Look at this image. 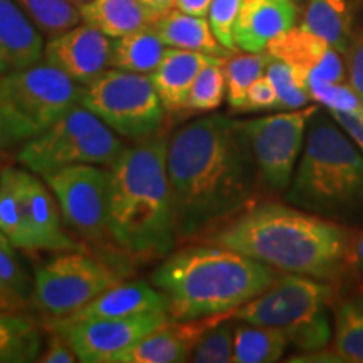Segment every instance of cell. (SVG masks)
<instances>
[{
	"label": "cell",
	"instance_id": "cell-4",
	"mask_svg": "<svg viewBox=\"0 0 363 363\" xmlns=\"http://www.w3.org/2000/svg\"><path fill=\"white\" fill-rule=\"evenodd\" d=\"M279 271L233 249L194 246L169 254L152 283L169 298V318L187 321L234 311L269 289Z\"/></svg>",
	"mask_w": 363,
	"mask_h": 363
},
{
	"label": "cell",
	"instance_id": "cell-14",
	"mask_svg": "<svg viewBox=\"0 0 363 363\" xmlns=\"http://www.w3.org/2000/svg\"><path fill=\"white\" fill-rule=\"evenodd\" d=\"M19 201L26 233V249L79 251L81 246L65 233L56 197L48 184L29 170H19Z\"/></svg>",
	"mask_w": 363,
	"mask_h": 363
},
{
	"label": "cell",
	"instance_id": "cell-30",
	"mask_svg": "<svg viewBox=\"0 0 363 363\" xmlns=\"http://www.w3.org/2000/svg\"><path fill=\"white\" fill-rule=\"evenodd\" d=\"M26 16L49 38L67 33L83 22L81 7L71 0H16Z\"/></svg>",
	"mask_w": 363,
	"mask_h": 363
},
{
	"label": "cell",
	"instance_id": "cell-32",
	"mask_svg": "<svg viewBox=\"0 0 363 363\" xmlns=\"http://www.w3.org/2000/svg\"><path fill=\"white\" fill-rule=\"evenodd\" d=\"M224 59L214 57L202 67L190 89L187 110L207 113L217 110L224 103L227 94Z\"/></svg>",
	"mask_w": 363,
	"mask_h": 363
},
{
	"label": "cell",
	"instance_id": "cell-12",
	"mask_svg": "<svg viewBox=\"0 0 363 363\" xmlns=\"http://www.w3.org/2000/svg\"><path fill=\"white\" fill-rule=\"evenodd\" d=\"M56 197L62 217L81 238L103 240L110 235L108 229V194L110 170L101 165L62 167L40 175Z\"/></svg>",
	"mask_w": 363,
	"mask_h": 363
},
{
	"label": "cell",
	"instance_id": "cell-37",
	"mask_svg": "<svg viewBox=\"0 0 363 363\" xmlns=\"http://www.w3.org/2000/svg\"><path fill=\"white\" fill-rule=\"evenodd\" d=\"M345 62H347L348 83L363 99V26L353 29L350 45L345 54Z\"/></svg>",
	"mask_w": 363,
	"mask_h": 363
},
{
	"label": "cell",
	"instance_id": "cell-35",
	"mask_svg": "<svg viewBox=\"0 0 363 363\" xmlns=\"http://www.w3.org/2000/svg\"><path fill=\"white\" fill-rule=\"evenodd\" d=\"M234 321L227 318L214 328L207 331L194 348L190 362L197 363H227L233 362L234 355Z\"/></svg>",
	"mask_w": 363,
	"mask_h": 363
},
{
	"label": "cell",
	"instance_id": "cell-36",
	"mask_svg": "<svg viewBox=\"0 0 363 363\" xmlns=\"http://www.w3.org/2000/svg\"><path fill=\"white\" fill-rule=\"evenodd\" d=\"M242 0H212L208 9V24L217 40L229 51H235L234 29Z\"/></svg>",
	"mask_w": 363,
	"mask_h": 363
},
{
	"label": "cell",
	"instance_id": "cell-8",
	"mask_svg": "<svg viewBox=\"0 0 363 363\" xmlns=\"http://www.w3.org/2000/svg\"><path fill=\"white\" fill-rule=\"evenodd\" d=\"M125 148L116 131L79 104L43 133L27 140L17 158L29 172L44 175L81 163L110 169Z\"/></svg>",
	"mask_w": 363,
	"mask_h": 363
},
{
	"label": "cell",
	"instance_id": "cell-38",
	"mask_svg": "<svg viewBox=\"0 0 363 363\" xmlns=\"http://www.w3.org/2000/svg\"><path fill=\"white\" fill-rule=\"evenodd\" d=\"M276 108L281 110L278 93H276L271 79L267 78L266 74H262L259 79L254 81V83L251 84V88H249V91H247L244 113L276 110Z\"/></svg>",
	"mask_w": 363,
	"mask_h": 363
},
{
	"label": "cell",
	"instance_id": "cell-29",
	"mask_svg": "<svg viewBox=\"0 0 363 363\" xmlns=\"http://www.w3.org/2000/svg\"><path fill=\"white\" fill-rule=\"evenodd\" d=\"M269 57V52H246L230 54L224 59L227 101L234 111L244 113L247 91L254 81L266 72Z\"/></svg>",
	"mask_w": 363,
	"mask_h": 363
},
{
	"label": "cell",
	"instance_id": "cell-31",
	"mask_svg": "<svg viewBox=\"0 0 363 363\" xmlns=\"http://www.w3.org/2000/svg\"><path fill=\"white\" fill-rule=\"evenodd\" d=\"M0 230L16 249H26V233L19 201V169L0 174Z\"/></svg>",
	"mask_w": 363,
	"mask_h": 363
},
{
	"label": "cell",
	"instance_id": "cell-39",
	"mask_svg": "<svg viewBox=\"0 0 363 363\" xmlns=\"http://www.w3.org/2000/svg\"><path fill=\"white\" fill-rule=\"evenodd\" d=\"M13 256L16 254L0 247V281L26 294L27 288H29V278H27L24 269L19 266V262L16 261Z\"/></svg>",
	"mask_w": 363,
	"mask_h": 363
},
{
	"label": "cell",
	"instance_id": "cell-3",
	"mask_svg": "<svg viewBox=\"0 0 363 363\" xmlns=\"http://www.w3.org/2000/svg\"><path fill=\"white\" fill-rule=\"evenodd\" d=\"M169 140L165 133L142 138L110 167L108 229L131 256L165 257L179 242L167 174Z\"/></svg>",
	"mask_w": 363,
	"mask_h": 363
},
{
	"label": "cell",
	"instance_id": "cell-48",
	"mask_svg": "<svg viewBox=\"0 0 363 363\" xmlns=\"http://www.w3.org/2000/svg\"><path fill=\"white\" fill-rule=\"evenodd\" d=\"M71 2H74L76 4V6H84V4H88L89 2V0H71Z\"/></svg>",
	"mask_w": 363,
	"mask_h": 363
},
{
	"label": "cell",
	"instance_id": "cell-5",
	"mask_svg": "<svg viewBox=\"0 0 363 363\" xmlns=\"http://www.w3.org/2000/svg\"><path fill=\"white\" fill-rule=\"evenodd\" d=\"M286 199L325 217L347 216L363 206V155L333 116L313 113Z\"/></svg>",
	"mask_w": 363,
	"mask_h": 363
},
{
	"label": "cell",
	"instance_id": "cell-34",
	"mask_svg": "<svg viewBox=\"0 0 363 363\" xmlns=\"http://www.w3.org/2000/svg\"><path fill=\"white\" fill-rule=\"evenodd\" d=\"M311 99L321 103L330 113H347L363 116V99L355 93L348 81L330 83L323 79H308Z\"/></svg>",
	"mask_w": 363,
	"mask_h": 363
},
{
	"label": "cell",
	"instance_id": "cell-6",
	"mask_svg": "<svg viewBox=\"0 0 363 363\" xmlns=\"http://www.w3.org/2000/svg\"><path fill=\"white\" fill-rule=\"evenodd\" d=\"M331 286L308 276L281 274L278 281L234 311L235 321L271 326L303 352L321 350L331 342Z\"/></svg>",
	"mask_w": 363,
	"mask_h": 363
},
{
	"label": "cell",
	"instance_id": "cell-1",
	"mask_svg": "<svg viewBox=\"0 0 363 363\" xmlns=\"http://www.w3.org/2000/svg\"><path fill=\"white\" fill-rule=\"evenodd\" d=\"M167 174L179 240L252 207L262 184L244 121L222 115L199 118L172 135Z\"/></svg>",
	"mask_w": 363,
	"mask_h": 363
},
{
	"label": "cell",
	"instance_id": "cell-27",
	"mask_svg": "<svg viewBox=\"0 0 363 363\" xmlns=\"http://www.w3.org/2000/svg\"><path fill=\"white\" fill-rule=\"evenodd\" d=\"M40 347V331L34 320L0 310V363L38 362Z\"/></svg>",
	"mask_w": 363,
	"mask_h": 363
},
{
	"label": "cell",
	"instance_id": "cell-20",
	"mask_svg": "<svg viewBox=\"0 0 363 363\" xmlns=\"http://www.w3.org/2000/svg\"><path fill=\"white\" fill-rule=\"evenodd\" d=\"M40 30L16 0H0V76L38 65L44 57Z\"/></svg>",
	"mask_w": 363,
	"mask_h": 363
},
{
	"label": "cell",
	"instance_id": "cell-47",
	"mask_svg": "<svg viewBox=\"0 0 363 363\" xmlns=\"http://www.w3.org/2000/svg\"><path fill=\"white\" fill-rule=\"evenodd\" d=\"M0 247L6 249V251H9V252L16 254V251H13V249H16V247H13L12 244H11V240H9V239L6 238V235H4L2 230H0Z\"/></svg>",
	"mask_w": 363,
	"mask_h": 363
},
{
	"label": "cell",
	"instance_id": "cell-25",
	"mask_svg": "<svg viewBox=\"0 0 363 363\" xmlns=\"http://www.w3.org/2000/svg\"><path fill=\"white\" fill-rule=\"evenodd\" d=\"M167 45L153 26L143 27L111 43L110 66L140 74H152L160 65Z\"/></svg>",
	"mask_w": 363,
	"mask_h": 363
},
{
	"label": "cell",
	"instance_id": "cell-44",
	"mask_svg": "<svg viewBox=\"0 0 363 363\" xmlns=\"http://www.w3.org/2000/svg\"><path fill=\"white\" fill-rule=\"evenodd\" d=\"M150 12L155 13L157 17L163 16V13L170 12L175 9V0H140Z\"/></svg>",
	"mask_w": 363,
	"mask_h": 363
},
{
	"label": "cell",
	"instance_id": "cell-17",
	"mask_svg": "<svg viewBox=\"0 0 363 363\" xmlns=\"http://www.w3.org/2000/svg\"><path fill=\"white\" fill-rule=\"evenodd\" d=\"M235 311V310H234ZM234 311L220 313L187 321H174L163 325L140 340L126 350L116 363H180L190 362L199 340L220 321L233 318Z\"/></svg>",
	"mask_w": 363,
	"mask_h": 363
},
{
	"label": "cell",
	"instance_id": "cell-46",
	"mask_svg": "<svg viewBox=\"0 0 363 363\" xmlns=\"http://www.w3.org/2000/svg\"><path fill=\"white\" fill-rule=\"evenodd\" d=\"M355 262L358 266L363 267V238L357 242L355 247Z\"/></svg>",
	"mask_w": 363,
	"mask_h": 363
},
{
	"label": "cell",
	"instance_id": "cell-23",
	"mask_svg": "<svg viewBox=\"0 0 363 363\" xmlns=\"http://www.w3.org/2000/svg\"><path fill=\"white\" fill-rule=\"evenodd\" d=\"M81 16L84 24L113 39L153 26L158 19L140 0H89L81 6Z\"/></svg>",
	"mask_w": 363,
	"mask_h": 363
},
{
	"label": "cell",
	"instance_id": "cell-24",
	"mask_svg": "<svg viewBox=\"0 0 363 363\" xmlns=\"http://www.w3.org/2000/svg\"><path fill=\"white\" fill-rule=\"evenodd\" d=\"M303 27L347 54L353 35V13L348 0H310Z\"/></svg>",
	"mask_w": 363,
	"mask_h": 363
},
{
	"label": "cell",
	"instance_id": "cell-40",
	"mask_svg": "<svg viewBox=\"0 0 363 363\" xmlns=\"http://www.w3.org/2000/svg\"><path fill=\"white\" fill-rule=\"evenodd\" d=\"M78 360L74 350L71 348V345L67 343V340L62 337L61 333H57L51 338V342L48 345V350L39 357L38 362L43 363H74Z\"/></svg>",
	"mask_w": 363,
	"mask_h": 363
},
{
	"label": "cell",
	"instance_id": "cell-16",
	"mask_svg": "<svg viewBox=\"0 0 363 363\" xmlns=\"http://www.w3.org/2000/svg\"><path fill=\"white\" fill-rule=\"evenodd\" d=\"M266 51L305 74L306 83L308 79H323L330 83L348 81L343 54L303 26L293 27L272 39Z\"/></svg>",
	"mask_w": 363,
	"mask_h": 363
},
{
	"label": "cell",
	"instance_id": "cell-7",
	"mask_svg": "<svg viewBox=\"0 0 363 363\" xmlns=\"http://www.w3.org/2000/svg\"><path fill=\"white\" fill-rule=\"evenodd\" d=\"M83 89L49 62L0 76V120L17 143L27 142L79 106Z\"/></svg>",
	"mask_w": 363,
	"mask_h": 363
},
{
	"label": "cell",
	"instance_id": "cell-22",
	"mask_svg": "<svg viewBox=\"0 0 363 363\" xmlns=\"http://www.w3.org/2000/svg\"><path fill=\"white\" fill-rule=\"evenodd\" d=\"M153 29L167 48L203 52L216 57H227L233 54L217 40L206 17L189 16L172 9L153 22Z\"/></svg>",
	"mask_w": 363,
	"mask_h": 363
},
{
	"label": "cell",
	"instance_id": "cell-33",
	"mask_svg": "<svg viewBox=\"0 0 363 363\" xmlns=\"http://www.w3.org/2000/svg\"><path fill=\"white\" fill-rule=\"evenodd\" d=\"M264 74L271 79L278 93L281 110H299L311 99L305 74L294 69L288 62L271 56Z\"/></svg>",
	"mask_w": 363,
	"mask_h": 363
},
{
	"label": "cell",
	"instance_id": "cell-28",
	"mask_svg": "<svg viewBox=\"0 0 363 363\" xmlns=\"http://www.w3.org/2000/svg\"><path fill=\"white\" fill-rule=\"evenodd\" d=\"M333 350L343 362L363 363V298L345 299L335 310Z\"/></svg>",
	"mask_w": 363,
	"mask_h": 363
},
{
	"label": "cell",
	"instance_id": "cell-13",
	"mask_svg": "<svg viewBox=\"0 0 363 363\" xmlns=\"http://www.w3.org/2000/svg\"><path fill=\"white\" fill-rule=\"evenodd\" d=\"M167 313L113 320H54L51 328L67 340L83 363H116L147 335L169 323Z\"/></svg>",
	"mask_w": 363,
	"mask_h": 363
},
{
	"label": "cell",
	"instance_id": "cell-18",
	"mask_svg": "<svg viewBox=\"0 0 363 363\" xmlns=\"http://www.w3.org/2000/svg\"><path fill=\"white\" fill-rule=\"evenodd\" d=\"M298 9L291 0H242L234 43L244 52H262L272 39L293 29Z\"/></svg>",
	"mask_w": 363,
	"mask_h": 363
},
{
	"label": "cell",
	"instance_id": "cell-9",
	"mask_svg": "<svg viewBox=\"0 0 363 363\" xmlns=\"http://www.w3.org/2000/svg\"><path fill=\"white\" fill-rule=\"evenodd\" d=\"M81 104L118 135L142 140L160 131L165 106L150 74L106 69L86 84Z\"/></svg>",
	"mask_w": 363,
	"mask_h": 363
},
{
	"label": "cell",
	"instance_id": "cell-19",
	"mask_svg": "<svg viewBox=\"0 0 363 363\" xmlns=\"http://www.w3.org/2000/svg\"><path fill=\"white\" fill-rule=\"evenodd\" d=\"M155 313L169 315L167 294L145 281H135V283L113 286L81 310L62 320H113V318H133L155 315Z\"/></svg>",
	"mask_w": 363,
	"mask_h": 363
},
{
	"label": "cell",
	"instance_id": "cell-45",
	"mask_svg": "<svg viewBox=\"0 0 363 363\" xmlns=\"http://www.w3.org/2000/svg\"><path fill=\"white\" fill-rule=\"evenodd\" d=\"M17 140L13 138L11 135V131L6 128V125L2 123V120H0V153H4L6 150H9L12 147V145H16Z\"/></svg>",
	"mask_w": 363,
	"mask_h": 363
},
{
	"label": "cell",
	"instance_id": "cell-2",
	"mask_svg": "<svg viewBox=\"0 0 363 363\" xmlns=\"http://www.w3.org/2000/svg\"><path fill=\"white\" fill-rule=\"evenodd\" d=\"M207 244L233 249L289 274L338 278L355 261V235L313 212L278 202L254 203L217 227Z\"/></svg>",
	"mask_w": 363,
	"mask_h": 363
},
{
	"label": "cell",
	"instance_id": "cell-11",
	"mask_svg": "<svg viewBox=\"0 0 363 363\" xmlns=\"http://www.w3.org/2000/svg\"><path fill=\"white\" fill-rule=\"evenodd\" d=\"M316 110V106H310L244 121V130L266 187L276 192L288 190L305 147L306 126Z\"/></svg>",
	"mask_w": 363,
	"mask_h": 363
},
{
	"label": "cell",
	"instance_id": "cell-43",
	"mask_svg": "<svg viewBox=\"0 0 363 363\" xmlns=\"http://www.w3.org/2000/svg\"><path fill=\"white\" fill-rule=\"evenodd\" d=\"M212 0H175L177 11L195 17H207Z\"/></svg>",
	"mask_w": 363,
	"mask_h": 363
},
{
	"label": "cell",
	"instance_id": "cell-41",
	"mask_svg": "<svg viewBox=\"0 0 363 363\" xmlns=\"http://www.w3.org/2000/svg\"><path fill=\"white\" fill-rule=\"evenodd\" d=\"M330 115L338 121L345 133L352 136L353 142L363 152V116H352L347 113H330Z\"/></svg>",
	"mask_w": 363,
	"mask_h": 363
},
{
	"label": "cell",
	"instance_id": "cell-42",
	"mask_svg": "<svg viewBox=\"0 0 363 363\" xmlns=\"http://www.w3.org/2000/svg\"><path fill=\"white\" fill-rule=\"evenodd\" d=\"M26 294L0 281V310L21 313L26 308Z\"/></svg>",
	"mask_w": 363,
	"mask_h": 363
},
{
	"label": "cell",
	"instance_id": "cell-15",
	"mask_svg": "<svg viewBox=\"0 0 363 363\" xmlns=\"http://www.w3.org/2000/svg\"><path fill=\"white\" fill-rule=\"evenodd\" d=\"M111 40L88 24L72 27L52 38L44 48V59L79 84H89L110 66Z\"/></svg>",
	"mask_w": 363,
	"mask_h": 363
},
{
	"label": "cell",
	"instance_id": "cell-26",
	"mask_svg": "<svg viewBox=\"0 0 363 363\" xmlns=\"http://www.w3.org/2000/svg\"><path fill=\"white\" fill-rule=\"evenodd\" d=\"M289 340L283 331L240 321L234 326V355L235 363H272L281 360Z\"/></svg>",
	"mask_w": 363,
	"mask_h": 363
},
{
	"label": "cell",
	"instance_id": "cell-21",
	"mask_svg": "<svg viewBox=\"0 0 363 363\" xmlns=\"http://www.w3.org/2000/svg\"><path fill=\"white\" fill-rule=\"evenodd\" d=\"M216 56L185 49L167 48L160 65L150 74L165 111L187 110V99L197 74Z\"/></svg>",
	"mask_w": 363,
	"mask_h": 363
},
{
	"label": "cell",
	"instance_id": "cell-10",
	"mask_svg": "<svg viewBox=\"0 0 363 363\" xmlns=\"http://www.w3.org/2000/svg\"><path fill=\"white\" fill-rule=\"evenodd\" d=\"M120 283V276L104 262L79 251H66L35 271L34 305L59 320Z\"/></svg>",
	"mask_w": 363,
	"mask_h": 363
}]
</instances>
